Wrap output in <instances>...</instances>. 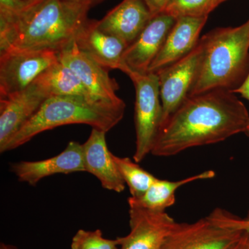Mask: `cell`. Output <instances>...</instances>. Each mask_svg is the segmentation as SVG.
<instances>
[{
	"instance_id": "6da1fadb",
	"label": "cell",
	"mask_w": 249,
	"mask_h": 249,
	"mask_svg": "<svg viewBox=\"0 0 249 249\" xmlns=\"http://www.w3.org/2000/svg\"><path fill=\"white\" fill-rule=\"evenodd\" d=\"M249 113L235 93L214 90L185 100L160 127L151 154L168 157L245 133Z\"/></svg>"
},
{
	"instance_id": "7a4b0ae2",
	"label": "cell",
	"mask_w": 249,
	"mask_h": 249,
	"mask_svg": "<svg viewBox=\"0 0 249 249\" xmlns=\"http://www.w3.org/2000/svg\"><path fill=\"white\" fill-rule=\"evenodd\" d=\"M92 5L40 0L16 16L0 15V53L10 50L59 52L76 40Z\"/></svg>"
},
{
	"instance_id": "3957f363",
	"label": "cell",
	"mask_w": 249,
	"mask_h": 249,
	"mask_svg": "<svg viewBox=\"0 0 249 249\" xmlns=\"http://www.w3.org/2000/svg\"><path fill=\"white\" fill-rule=\"evenodd\" d=\"M203 38L204 56L188 97L214 90L233 93L249 73V19L239 27L218 28Z\"/></svg>"
},
{
	"instance_id": "277c9868",
	"label": "cell",
	"mask_w": 249,
	"mask_h": 249,
	"mask_svg": "<svg viewBox=\"0 0 249 249\" xmlns=\"http://www.w3.org/2000/svg\"><path fill=\"white\" fill-rule=\"evenodd\" d=\"M125 107V104H108L78 96H51L0 152L15 150L39 134L67 124H88L107 133L122 120Z\"/></svg>"
},
{
	"instance_id": "5b68a950",
	"label": "cell",
	"mask_w": 249,
	"mask_h": 249,
	"mask_svg": "<svg viewBox=\"0 0 249 249\" xmlns=\"http://www.w3.org/2000/svg\"><path fill=\"white\" fill-rule=\"evenodd\" d=\"M127 76L133 82L136 91V148L133 159L140 163L151 154L161 126L163 107L160 81L155 73L141 74L131 72Z\"/></svg>"
},
{
	"instance_id": "8992f818",
	"label": "cell",
	"mask_w": 249,
	"mask_h": 249,
	"mask_svg": "<svg viewBox=\"0 0 249 249\" xmlns=\"http://www.w3.org/2000/svg\"><path fill=\"white\" fill-rule=\"evenodd\" d=\"M59 61L52 50H10L0 53V98L22 91Z\"/></svg>"
},
{
	"instance_id": "52a82bcc",
	"label": "cell",
	"mask_w": 249,
	"mask_h": 249,
	"mask_svg": "<svg viewBox=\"0 0 249 249\" xmlns=\"http://www.w3.org/2000/svg\"><path fill=\"white\" fill-rule=\"evenodd\" d=\"M205 47L202 37L196 48L186 56L155 73L160 81L163 107L161 126L188 97L200 71Z\"/></svg>"
},
{
	"instance_id": "ba28073f",
	"label": "cell",
	"mask_w": 249,
	"mask_h": 249,
	"mask_svg": "<svg viewBox=\"0 0 249 249\" xmlns=\"http://www.w3.org/2000/svg\"><path fill=\"white\" fill-rule=\"evenodd\" d=\"M244 232L221 227L209 217L177 223L160 249H232Z\"/></svg>"
},
{
	"instance_id": "9c48e42d",
	"label": "cell",
	"mask_w": 249,
	"mask_h": 249,
	"mask_svg": "<svg viewBox=\"0 0 249 249\" xmlns=\"http://www.w3.org/2000/svg\"><path fill=\"white\" fill-rule=\"evenodd\" d=\"M59 60L74 72L96 101L108 104L124 105L116 95L119 85L105 68L82 52L73 41L58 52Z\"/></svg>"
},
{
	"instance_id": "30bf717a",
	"label": "cell",
	"mask_w": 249,
	"mask_h": 249,
	"mask_svg": "<svg viewBox=\"0 0 249 249\" xmlns=\"http://www.w3.org/2000/svg\"><path fill=\"white\" fill-rule=\"evenodd\" d=\"M49 97L48 89L36 79L22 91L0 98V150L34 117Z\"/></svg>"
},
{
	"instance_id": "8fae6325",
	"label": "cell",
	"mask_w": 249,
	"mask_h": 249,
	"mask_svg": "<svg viewBox=\"0 0 249 249\" xmlns=\"http://www.w3.org/2000/svg\"><path fill=\"white\" fill-rule=\"evenodd\" d=\"M128 205L130 231L120 237L121 249H161L178 222L165 211Z\"/></svg>"
},
{
	"instance_id": "7c38bea8",
	"label": "cell",
	"mask_w": 249,
	"mask_h": 249,
	"mask_svg": "<svg viewBox=\"0 0 249 249\" xmlns=\"http://www.w3.org/2000/svg\"><path fill=\"white\" fill-rule=\"evenodd\" d=\"M176 19L166 13L153 16L123 55V72L145 74L160 53Z\"/></svg>"
},
{
	"instance_id": "4fadbf2b",
	"label": "cell",
	"mask_w": 249,
	"mask_h": 249,
	"mask_svg": "<svg viewBox=\"0 0 249 249\" xmlns=\"http://www.w3.org/2000/svg\"><path fill=\"white\" fill-rule=\"evenodd\" d=\"M11 170L18 181L35 186L40 180L56 174H71L85 172L83 144L69 142L59 155L47 160L22 161L13 163Z\"/></svg>"
},
{
	"instance_id": "5bb4252c",
	"label": "cell",
	"mask_w": 249,
	"mask_h": 249,
	"mask_svg": "<svg viewBox=\"0 0 249 249\" xmlns=\"http://www.w3.org/2000/svg\"><path fill=\"white\" fill-rule=\"evenodd\" d=\"M208 18H180L177 19L164 45L150 65L149 73H157L191 53L200 40L199 39V34Z\"/></svg>"
},
{
	"instance_id": "9a60e30c",
	"label": "cell",
	"mask_w": 249,
	"mask_h": 249,
	"mask_svg": "<svg viewBox=\"0 0 249 249\" xmlns=\"http://www.w3.org/2000/svg\"><path fill=\"white\" fill-rule=\"evenodd\" d=\"M153 17L143 0H123L101 20L100 30L130 45Z\"/></svg>"
},
{
	"instance_id": "2e32d148",
	"label": "cell",
	"mask_w": 249,
	"mask_h": 249,
	"mask_svg": "<svg viewBox=\"0 0 249 249\" xmlns=\"http://www.w3.org/2000/svg\"><path fill=\"white\" fill-rule=\"evenodd\" d=\"M106 132L92 128L89 138L83 144L85 172L99 180L103 188L116 193H122L125 183L114 159L108 149Z\"/></svg>"
},
{
	"instance_id": "e0dca14e",
	"label": "cell",
	"mask_w": 249,
	"mask_h": 249,
	"mask_svg": "<svg viewBox=\"0 0 249 249\" xmlns=\"http://www.w3.org/2000/svg\"><path fill=\"white\" fill-rule=\"evenodd\" d=\"M78 48L107 70L124 69L123 55L128 45L98 29L97 20L88 19L76 37Z\"/></svg>"
},
{
	"instance_id": "ac0fdd59",
	"label": "cell",
	"mask_w": 249,
	"mask_h": 249,
	"mask_svg": "<svg viewBox=\"0 0 249 249\" xmlns=\"http://www.w3.org/2000/svg\"><path fill=\"white\" fill-rule=\"evenodd\" d=\"M215 175L214 170H209L178 181H168L157 178L142 196L137 199L129 197L127 202L152 211L163 212L175 204L176 192L178 188L194 181L211 179Z\"/></svg>"
},
{
	"instance_id": "d6986e66",
	"label": "cell",
	"mask_w": 249,
	"mask_h": 249,
	"mask_svg": "<svg viewBox=\"0 0 249 249\" xmlns=\"http://www.w3.org/2000/svg\"><path fill=\"white\" fill-rule=\"evenodd\" d=\"M37 79L45 85L51 96H78L96 101L76 73L60 60L47 69Z\"/></svg>"
},
{
	"instance_id": "ffe728a7",
	"label": "cell",
	"mask_w": 249,
	"mask_h": 249,
	"mask_svg": "<svg viewBox=\"0 0 249 249\" xmlns=\"http://www.w3.org/2000/svg\"><path fill=\"white\" fill-rule=\"evenodd\" d=\"M113 159L124 182L128 186L130 197L142 196L155 183L157 178L142 168L136 161L127 157L113 155Z\"/></svg>"
},
{
	"instance_id": "44dd1931",
	"label": "cell",
	"mask_w": 249,
	"mask_h": 249,
	"mask_svg": "<svg viewBox=\"0 0 249 249\" xmlns=\"http://www.w3.org/2000/svg\"><path fill=\"white\" fill-rule=\"evenodd\" d=\"M217 6V0H169L163 12L175 19L209 17L210 13Z\"/></svg>"
},
{
	"instance_id": "7402d4cb",
	"label": "cell",
	"mask_w": 249,
	"mask_h": 249,
	"mask_svg": "<svg viewBox=\"0 0 249 249\" xmlns=\"http://www.w3.org/2000/svg\"><path fill=\"white\" fill-rule=\"evenodd\" d=\"M121 238L109 240L103 237L99 229L90 231L80 229L72 239L71 249H119Z\"/></svg>"
},
{
	"instance_id": "603a6c76",
	"label": "cell",
	"mask_w": 249,
	"mask_h": 249,
	"mask_svg": "<svg viewBox=\"0 0 249 249\" xmlns=\"http://www.w3.org/2000/svg\"><path fill=\"white\" fill-rule=\"evenodd\" d=\"M208 217L213 222L221 227L229 228L249 234V210L247 215L242 218L231 213L226 210L219 208L213 210Z\"/></svg>"
},
{
	"instance_id": "cb8c5ba5",
	"label": "cell",
	"mask_w": 249,
	"mask_h": 249,
	"mask_svg": "<svg viewBox=\"0 0 249 249\" xmlns=\"http://www.w3.org/2000/svg\"><path fill=\"white\" fill-rule=\"evenodd\" d=\"M23 0H0V14L15 16L29 6Z\"/></svg>"
},
{
	"instance_id": "d4e9b609",
	"label": "cell",
	"mask_w": 249,
	"mask_h": 249,
	"mask_svg": "<svg viewBox=\"0 0 249 249\" xmlns=\"http://www.w3.org/2000/svg\"><path fill=\"white\" fill-rule=\"evenodd\" d=\"M152 16L163 12L169 0H143Z\"/></svg>"
},
{
	"instance_id": "484cf974",
	"label": "cell",
	"mask_w": 249,
	"mask_h": 249,
	"mask_svg": "<svg viewBox=\"0 0 249 249\" xmlns=\"http://www.w3.org/2000/svg\"><path fill=\"white\" fill-rule=\"evenodd\" d=\"M234 93H240L242 97L246 98L249 101V73L248 76L247 77L245 82L242 83L238 89H236L233 92ZM245 135L249 138V121L248 124H247V128L245 132Z\"/></svg>"
},
{
	"instance_id": "4316f807",
	"label": "cell",
	"mask_w": 249,
	"mask_h": 249,
	"mask_svg": "<svg viewBox=\"0 0 249 249\" xmlns=\"http://www.w3.org/2000/svg\"><path fill=\"white\" fill-rule=\"evenodd\" d=\"M232 249H249V234L244 232L240 240Z\"/></svg>"
},
{
	"instance_id": "83f0119b",
	"label": "cell",
	"mask_w": 249,
	"mask_h": 249,
	"mask_svg": "<svg viewBox=\"0 0 249 249\" xmlns=\"http://www.w3.org/2000/svg\"><path fill=\"white\" fill-rule=\"evenodd\" d=\"M70 1H75V2L85 3V4H89L95 6L98 3L101 2L103 0H70Z\"/></svg>"
},
{
	"instance_id": "f1b7e54d",
	"label": "cell",
	"mask_w": 249,
	"mask_h": 249,
	"mask_svg": "<svg viewBox=\"0 0 249 249\" xmlns=\"http://www.w3.org/2000/svg\"><path fill=\"white\" fill-rule=\"evenodd\" d=\"M0 249H18L17 247H15L14 245H7V244L2 243L0 244Z\"/></svg>"
},
{
	"instance_id": "f546056e",
	"label": "cell",
	"mask_w": 249,
	"mask_h": 249,
	"mask_svg": "<svg viewBox=\"0 0 249 249\" xmlns=\"http://www.w3.org/2000/svg\"><path fill=\"white\" fill-rule=\"evenodd\" d=\"M23 1L27 2V4L31 5L35 4V3H37V1H40V0H23Z\"/></svg>"
},
{
	"instance_id": "4dcf8cb0",
	"label": "cell",
	"mask_w": 249,
	"mask_h": 249,
	"mask_svg": "<svg viewBox=\"0 0 249 249\" xmlns=\"http://www.w3.org/2000/svg\"><path fill=\"white\" fill-rule=\"evenodd\" d=\"M225 1H227V0H217V3L218 5H219L221 3L224 2Z\"/></svg>"
}]
</instances>
